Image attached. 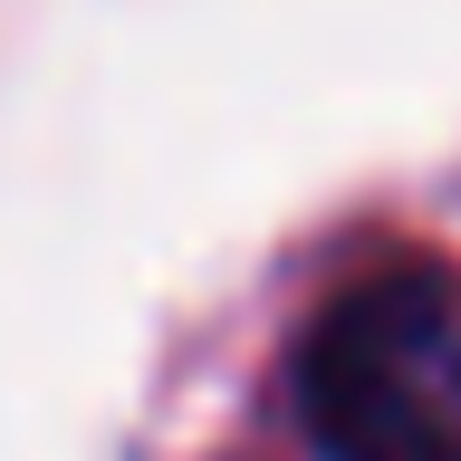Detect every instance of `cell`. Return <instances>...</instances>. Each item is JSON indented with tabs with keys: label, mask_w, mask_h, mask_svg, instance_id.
<instances>
[{
	"label": "cell",
	"mask_w": 461,
	"mask_h": 461,
	"mask_svg": "<svg viewBox=\"0 0 461 461\" xmlns=\"http://www.w3.org/2000/svg\"><path fill=\"white\" fill-rule=\"evenodd\" d=\"M298 423L327 461H461V279L375 269L298 346Z\"/></svg>",
	"instance_id": "1"
}]
</instances>
